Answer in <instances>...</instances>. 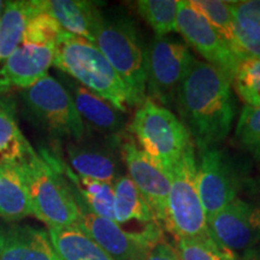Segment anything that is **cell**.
Listing matches in <instances>:
<instances>
[{
	"mask_svg": "<svg viewBox=\"0 0 260 260\" xmlns=\"http://www.w3.org/2000/svg\"><path fill=\"white\" fill-rule=\"evenodd\" d=\"M175 107L199 152L218 147L235 118L232 82L206 61L194 59L178 88Z\"/></svg>",
	"mask_w": 260,
	"mask_h": 260,
	"instance_id": "cell-1",
	"label": "cell"
},
{
	"mask_svg": "<svg viewBox=\"0 0 260 260\" xmlns=\"http://www.w3.org/2000/svg\"><path fill=\"white\" fill-rule=\"evenodd\" d=\"M53 65L122 113L136 102L130 89L93 42L64 31L58 39Z\"/></svg>",
	"mask_w": 260,
	"mask_h": 260,
	"instance_id": "cell-2",
	"label": "cell"
},
{
	"mask_svg": "<svg viewBox=\"0 0 260 260\" xmlns=\"http://www.w3.org/2000/svg\"><path fill=\"white\" fill-rule=\"evenodd\" d=\"M18 168L30 198L32 216L48 229L76 225L79 207L59 172L34 148Z\"/></svg>",
	"mask_w": 260,
	"mask_h": 260,
	"instance_id": "cell-3",
	"label": "cell"
},
{
	"mask_svg": "<svg viewBox=\"0 0 260 260\" xmlns=\"http://www.w3.org/2000/svg\"><path fill=\"white\" fill-rule=\"evenodd\" d=\"M94 45L130 89L136 105H141L147 99L145 48L134 22L123 16L107 18L104 15L96 29Z\"/></svg>",
	"mask_w": 260,
	"mask_h": 260,
	"instance_id": "cell-4",
	"label": "cell"
},
{
	"mask_svg": "<svg viewBox=\"0 0 260 260\" xmlns=\"http://www.w3.org/2000/svg\"><path fill=\"white\" fill-rule=\"evenodd\" d=\"M142 151L170 172L190 146L191 138L181 119L170 109L146 99L129 124Z\"/></svg>",
	"mask_w": 260,
	"mask_h": 260,
	"instance_id": "cell-5",
	"label": "cell"
},
{
	"mask_svg": "<svg viewBox=\"0 0 260 260\" xmlns=\"http://www.w3.org/2000/svg\"><path fill=\"white\" fill-rule=\"evenodd\" d=\"M195 147L190 146L170 170L171 184L162 224L178 240L209 237V223L197 183Z\"/></svg>",
	"mask_w": 260,
	"mask_h": 260,
	"instance_id": "cell-6",
	"label": "cell"
},
{
	"mask_svg": "<svg viewBox=\"0 0 260 260\" xmlns=\"http://www.w3.org/2000/svg\"><path fill=\"white\" fill-rule=\"evenodd\" d=\"M22 98L30 116L48 134L74 142L82 141L86 125L60 81L47 74L22 89Z\"/></svg>",
	"mask_w": 260,
	"mask_h": 260,
	"instance_id": "cell-7",
	"label": "cell"
},
{
	"mask_svg": "<svg viewBox=\"0 0 260 260\" xmlns=\"http://www.w3.org/2000/svg\"><path fill=\"white\" fill-rule=\"evenodd\" d=\"M195 58L183 41L167 35L145 48L146 95L159 105L175 106L182 81Z\"/></svg>",
	"mask_w": 260,
	"mask_h": 260,
	"instance_id": "cell-8",
	"label": "cell"
},
{
	"mask_svg": "<svg viewBox=\"0 0 260 260\" xmlns=\"http://www.w3.org/2000/svg\"><path fill=\"white\" fill-rule=\"evenodd\" d=\"M75 201L79 207L76 225L112 259L144 260L148 249L162 240V233L158 223L148 224L139 233H128L115 220L103 218L81 201Z\"/></svg>",
	"mask_w": 260,
	"mask_h": 260,
	"instance_id": "cell-9",
	"label": "cell"
},
{
	"mask_svg": "<svg viewBox=\"0 0 260 260\" xmlns=\"http://www.w3.org/2000/svg\"><path fill=\"white\" fill-rule=\"evenodd\" d=\"M197 183L207 223L237 198L242 178L234 160L218 148L200 152L197 161Z\"/></svg>",
	"mask_w": 260,
	"mask_h": 260,
	"instance_id": "cell-10",
	"label": "cell"
},
{
	"mask_svg": "<svg viewBox=\"0 0 260 260\" xmlns=\"http://www.w3.org/2000/svg\"><path fill=\"white\" fill-rule=\"evenodd\" d=\"M177 32H180L189 46L204 57L206 63L219 70L233 83L240 59L212 24L191 8L189 2L180 0Z\"/></svg>",
	"mask_w": 260,
	"mask_h": 260,
	"instance_id": "cell-11",
	"label": "cell"
},
{
	"mask_svg": "<svg viewBox=\"0 0 260 260\" xmlns=\"http://www.w3.org/2000/svg\"><path fill=\"white\" fill-rule=\"evenodd\" d=\"M119 154L129 178L151 206L157 222L162 223L170 191V172L134 142H122Z\"/></svg>",
	"mask_w": 260,
	"mask_h": 260,
	"instance_id": "cell-12",
	"label": "cell"
},
{
	"mask_svg": "<svg viewBox=\"0 0 260 260\" xmlns=\"http://www.w3.org/2000/svg\"><path fill=\"white\" fill-rule=\"evenodd\" d=\"M209 230L226 251L251 249L260 242V206L236 198L210 220Z\"/></svg>",
	"mask_w": 260,
	"mask_h": 260,
	"instance_id": "cell-13",
	"label": "cell"
},
{
	"mask_svg": "<svg viewBox=\"0 0 260 260\" xmlns=\"http://www.w3.org/2000/svg\"><path fill=\"white\" fill-rule=\"evenodd\" d=\"M56 42L23 35L14 53L0 67V93L14 87L25 89L46 76L56 54Z\"/></svg>",
	"mask_w": 260,
	"mask_h": 260,
	"instance_id": "cell-14",
	"label": "cell"
},
{
	"mask_svg": "<svg viewBox=\"0 0 260 260\" xmlns=\"http://www.w3.org/2000/svg\"><path fill=\"white\" fill-rule=\"evenodd\" d=\"M122 138H109L106 145L70 142L67 146L69 167L82 177L115 183L122 176L119 142Z\"/></svg>",
	"mask_w": 260,
	"mask_h": 260,
	"instance_id": "cell-15",
	"label": "cell"
},
{
	"mask_svg": "<svg viewBox=\"0 0 260 260\" xmlns=\"http://www.w3.org/2000/svg\"><path fill=\"white\" fill-rule=\"evenodd\" d=\"M0 260H60L45 230L0 220Z\"/></svg>",
	"mask_w": 260,
	"mask_h": 260,
	"instance_id": "cell-16",
	"label": "cell"
},
{
	"mask_svg": "<svg viewBox=\"0 0 260 260\" xmlns=\"http://www.w3.org/2000/svg\"><path fill=\"white\" fill-rule=\"evenodd\" d=\"M63 86L70 93L83 122H87L94 130L107 138H121L125 129L124 113L75 80L64 79Z\"/></svg>",
	"mask_w": 260,
	"mask_h": 260,
	"instance_id": "cell-17",
	"label": "cell"
},
{
	"mask_svg": "<svg viewBox=\"0 0 260 260\" xmlns=\"http://www.w3.org/2000/svg\"><path fill=\"white\" fill-rule=\"evenodd\" d=\"M39 5L64 31L94 44L96 29L104 16L96 3L84 0H39Z\"/></svg>",
	"mask_w": 260,
	"mask_h": 260,
	"instance_id": "cell-18",
	"label": "cell"
},
{
	"mask_svg": "<svg viewBox=\"0 0 260 260\" xmlns=\"http://www.w3.org/2000/svg\"><path fill=\"white\" fill-rule=\"evenodd\" d=\"M31 214L30 198L18 165L0 167V218L17 223Z\"/></svg>",
	"mask_w": 260,
	"mask_h": 260,
	"instance_id": "cell-19",
	"label": "cell"
},
{
	"mask_svg": "<svg viewBox=\"0 0 260 260\" xmlns=\"http://www.w3.org/2000/svg\"><path fill=\"white\" fill-rule=\"evenodd\" d=\"M38 10V0L5 2L0 19V67L19 46L27 23Z\"/></svg>",
	"mask_w": 260,
	"mask_h": 260,
	"instance_id": "cell-20",
	"label": "cell"
},
{
	"mask_svg": "<svg viewBox=\"0 0 260 260\" xmlns=\"http://www.w3.org/2000/svg\"><path fill=\"white\" fill-rule=\"evenodd\" d=\"M47 233L60 260H115L77 225L52 228Z\"/></svg>",
	"mask_w": 260,
	"mask_h": 260,
	"instance_id": "cell-21",
	"label": "cell"
},
{
	"mask_svg": "<svg viewBox=\"0 0 260 260\" xmlns=\"http://www.w3.org/2000/svg\"><path fill=\"white\" fill-rule=\"evenodd\" d=\"M31 149L18 126L14 102L0 100V167L21 164Z\"/></svg>",
	"mask_w": 260,
	"mask_h": 260,
	"instance_id": "cell-22",
	"label": "cell"
},
{
	"mask_svg": "<svg viewBox=\"0 0 260 260\" xmlns=\"http://www.w3.org/2000/svg\"><path fill=\"white\" fill-rule=\"evenodd\" d=\"M242 59L260 58V0L230 2Z\"/></svg>",
	"mask_w": 260,
	"mask_h": 260,
	"instance_id": "cell-23",
	"label": "cell"
},
{
	"mask_svg": "<svg viewBox=\"0 0 260 260\" xmlns=\"http://www.w3.org/2000/svg\"><path fill=\"white\" fill-rule=\"evenodd\" d=\"M115 191V222L118 225L133 222L144 224L158 223L155 216L142 194L128 175H122L113 183Z\"/></svg>",
	"mask_w": 260,
	"mask_h": 260,
	"instance_id": "cell-24",
	"label": "cell"
},
{
	"mask_svg": "<svg viewBox=\"0 0 260 260\" xmlns=\"http://www.w3.org/2000/svg\"><path fill=\"white\" fill-rule=\"evenodd\" d=\"M189 4L200 15H203L212 27L219 32L228 46L232 48L234 54L242 60L236 40L235 25L230 2H219V0H190Z\"/></svg>",
	"mask_w": 260,
	"mask_h": 260,
	"instance_id": "cell-25",
	"label": "cell"
},
{
	"mask_svg": "<svg viewBox=\"0 0 260 260\" xmlns=\"http://www.w3.org/2000/svg\"><path fill=\"white\" fill-rule=\"evenodd\" d=\"M180 0H140L136 3L139 15L153 29L155 38L177 31Z\"/></svg>",
	"mask_w": 260,
	"mask_h": 260,
	"instance_id": "cell-26",
	"label": "cell"
},
{
	"mask_svg": "<svg viewBox=\"0 0 260 260\" xmlns=\"http://www.w3.org/2000/svg\"><path fill=\"white\" fill-rule=\"evenodd\" d=\"M233 83L247 106H260V58L240 60Z\"/></svg>",
	"mask_w": 260,
	"mask_h": 260,
	"instance_id": "cell-27",
	"label": "cell"
},
{
	"mask_svg": "<svg viewBox=\"0 0 260 260\" xmlns=\"http://www.w3.org/2000/svg\"><path fill=\"white\" fill-rule=\"evenodd\" d=\"M235 138L239 145L260 161V106H245L237 121Z\"/></svg>",
	"mask_w": 260,
	"mask_h": 260,
	"instance_id": "cell-28",
	"label": "cell"
},
{
	"mask_svg": "<svg viewBox=\"0 0 260 260\" xmlns=\"http://www.w3.org/2000/svg\"><path fill=\"white\" fill-rule=\"evenodd\" d=\"M177 252L181 260H235L234 253L217 245L212 236L178 240Z\"/></svg>",
	"mask_w": 260,
	"mask_h": 260,
	"instance_id": "cell-29",
	"label": "cell"
},
{
	"mask_svg": "<svg viewBox=\"0 0 260 260\" xmlns=\"http://www.w3.org/2000/svg\"><path fill=\"white\" fill-rule=\"evenodd\" d=\"M144 260H181L176 248L170 243L164 241V239L154 243L146 253Z\"/></svg>",
	"mask_w": 260,
	"mask_h": 260,
	"instance_id": "cell-30",
	"label": "cell"
},
{
	"mask_svg": "<svg viewBox=\"0 0 260 260\" xmlns=\"http://www.w3.org/2000/svg\"><path fill=\"white\" fill-rule=\"evenodd\" d=\"M4 9H5V2H2V0H0V19H2V16H3V12H4Z\"/></svg>",
	"mask_w": 260,
	"mask_h": 260,
	"instance_id": "cell-31",
	"label": "cell"
}]
</instances>
